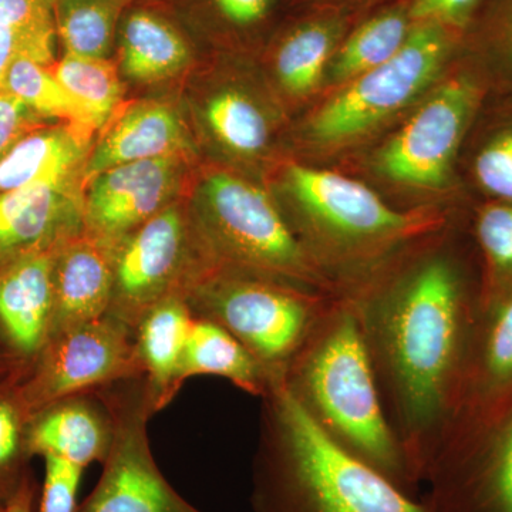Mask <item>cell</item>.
I'll return each mask as SVG.
<instances>
[{
    "mask_svg": "<svg viewBox=\"0 0 512 512\" xmlns=\"http://www.w3.org/2000/svg\"><path fill=\"white\" fill-rule=\"evenodd\" d=\"M379 274L342 295L355 308L384 413L420 485L456 424L483 298L444 245Z\"/></svg>",
    "mask_w": 512,
    "mask_h": 512,
    "instance_id": "obj_1",
    "label": "cell"
},
{
    "mask_svg": "<svg viewBox=\"0 0 512 512\" xmlns=\"http://www.w3.org/2000/svg\"><path fill=\"white\" fill-rule=\"evenodd\" d=\"M261 402L252 511L431 512L426 501L332 443L284 382Z\"/></svg>",
    "mask_w": 512,
    "mask_h": 512,
    "instance_id": "obj_2",
    "label": "cell"
},
{
    "mask_svg": "<svg viewBox=\"0 0 512 512\" xmlns=\"http://www.w3.org/2000/svg\"><path fill=\"white\" fill-rule=\"evenodd\" d=\"M282 382L332 443L407 493H416L419 484L387 421L348 296H333L286 366Z\"/></svg>",
    "mask_w": 512,
    "mask_h": 512,
    "instance_id": "obj_3",
    "label": "cell"
},
{
    "mask_svg": "<svg viewBox=\"0 0 512 512\" xmlns=\"http://www.w3.org/2000/svg\"><path fill=\"white\" fill-rule=\"evenodd\" d=\"M333 296L217 264L184 298L192 315L228 330L279 382Z\"/></svg>",
    "mask_w": 512,
    "mask_h": 512,
    "instance_id": "obj_4",
    "label": "cell"
},
{
    "mask_svg": "<svg viewBox=\"0 0 512 512\" xmlns=\"http://www.w3.org/2000/svg\"><path fill=\"white\" fill-rule=\"evenodd\" d=\"M201 198L200 237L218 264L340 295L264 191L215 173L205 180Z\"/></svg>",
    "mask_w": 512,
    "mask_h": 512,
    "instance_id": "obj_5",
    "label": "cell"
},
{
    "mask_svg": "<svg viewBox=\"0 0 512 512\" xmlns=\"http://www.w3.org/2000/svg\"><path fill=\"white\" fill-rule=\"evenodd\" d=\"M423 484L431 512H512V389L458 421Z\"/></svg>",
    "mask_w": 512,
    "mask_h": 512,
    "instance_id": "obj_6",
    "label": "cell"
},
{
    "mask_svg": "<svg viewBox=\"0 0 512 512\" xmlns=\"http://www.w3.org/2000/svg\"><path fill=\"white\" fill-rule=\"evenodd\" d=\"M436 23H414L402 49L360 74L320 107L309 124L316 143L340 144L369 133L404 109L439 74L457 39Z\"/></svg>",
    "mask_w": 512,
    "mask_h": 512,
    "instance_id": "obj_7",
    "label": "cell"
},
{
    "mask_svg": "<svg viewBox=\"0 0 512 512\" xmlns=\"http://www.w3.org/2000/svg\"><path fill=\"white\" fill-rule=\"evenodd\" d=\"M99 393L114 421V439L101 476L77 512H202L161 473L148 439L154 416L144 377Z\"/></svg>",
    "mask_w": 512,
    "mask_h": 512,
    "instance_id": "obj_8",
    "label": "cell"
},
{
    "mask_svg": "<svg viewBox=\"0 0 512 512\" xmlns=\"http://www.w3.org/2000/svg\"><path fill=\"white\" fill-rule=\"evenodd\" d=\"M138 377L144 375L134 329L107 313L47 340L20 377L19 390L33 416L64 397Z\"/></svg>",
    "mask_w": 512,
    "mask_h": 512,
    "instance_id": "obj_9",
    "label": "cell"
},
{
    "mask_svg": "<svg viewBox=\"0 0 512 512\" xmlns=\"http://www.w3.org/2000/svg\"><path fill=\"white\" fill-rule=\"evenodd\" d=\"M215 261H191L183 212L165 207L113 247L109 315L134 329L141 316L170 296H185Z\"/></svg>",
    "mask_w": 512,
    "mask_h": 512,
    "instance_id": "obj_10",
    "label": "cell"
},
{
    "mask_svg": "<svg viewBox=\"0 0 512 512\" xmlns=\"http://www.w3.org/2000/svg\"><path fill=\"white\" fill-rule=\"evenodd\" d=\"M477 101L471 80L458 77L444 83L380 150V173L407 187H444Z\"/></svg>",
    "mask_w": 512,
    "mask_h": 512,
    "instance_id": "obj_11",
    "label": "cell"
},
{
    "mask_svg": "<svg viewBox=\"0 0 512 512\" xmlns=\"http://www.w3.org/2000/svg\"><path fill=\"white\" fill-rule=\"evenodd\" d=\"M177 180L175 157L117 165L94 177L83 208L84 232L106 244L163 211Z\"/></svg>",
    "mask_w": 512,
    "mask_h": 512,
    "instance_id": "obj_12",
    "label": "cell"
},
{
    "mask_svg": "<svg viewBox=\"0 0 512 512\" xmlns=\"http://www.w3.org/2000/svg\"><path fill=\"white\" fill-rule=\"evenodd\" d=\"M62 245L23 256L0 271V343L26 369L52 335L56 255Z\"/></svg>",
    "mask_w": 512,
    "mask_h": 512,
    "instance_id": "obj_13",
    "label": "cell"
},
{
    "mask_svg": "<svg viewBox=\"0 0 512 512\" xmlns=\"http://www.w3.org/2000/svg\"><path fill=\"white\" fill-rule=\"evenodd\" d=\"M83 232V212L63 194L62 185L36 184L0 192V271Z\"/></svg>",
    "mask_w": 512,
    "mask_h": 512,
    "instance_id": "obj_14",
    "label": "cell"
},
{
    "mask_svg": "<svg viewBox=\"0 0 512 512\" xmlns=\"http://www.w3.org/2000/svg\"><path fill=\"white\" fill-rule=\"evenodd\" d=\"M113 439V416L99 390L47 404L29 421L32 458L56 456L86 468L106 461Z\"/></svg>",
    "mask_w": 512,
    "mask_h": 512,
    "instance_id": "obj_15",
    "label": "cell"
},
{
    "mask_svg": "<svg viewBox=\"0 0 512 512\" xmlns=\"http://www.w3.org/2000/svg\"><path fill=\"white\" fill-rule=\"evenodd\" d=\"M113 293V247L83 232L64 242L56 255L53 338L103 318Z\"/></svg>",
    "mask_w": 512,
    "mask_h": 512,
    "instance_id": "obj_16",
    "label": "cell"
},
{
    "mask_svg": "<svg viewBox=\"0 0 512 512\" xmlns=\"http://www.w3.org/2000/svg\"><path fill=\"white\" fill-rule=\"evenodd\" d=\"M192 320L194 315L184 296L175 295L148 309L134 326L138 359L154 414L173 402L183 387L181 367Z\"/></svg>",
    "mask_w": 512,
    "mask_h": 512,
    "instance_id": "obj_17",
    "label": "cell"
},
{
    "mask_svg": "<svg viewBox=\"0 0 512 512\" xmlns=\"http://www.w3.org/2000/svg\"><path fill=\"white\" fill-rule=\"evenodd\" d=\"M511 389L512 285L481 305L464 376L457 423L490 406Z\"/></svg>",
    "mask_w": 512,
    "mask_h": 512,
    "instance_id": "obj_18",
    "label": "cell"
},
{
    "mask_svg": "<svg viewBox=\"0 0 512 512\" xmlns=\"http://www.w3.org/2000/svg\"><path fill=\"white\" fill-rule=\"evenodd\" d=\"M188 147L183 121L171 107L138 104L101 138L86 167L87 180L128 163L175 157Z\"/></svg>",
    "mask_w": 512,
    "mask_h": 512,
    "instance_id": "obj_19",
    "label": "cell"
},
{
    "mask_svg": "<svg viewBox=\"0 0 512 512\" xmlns=\"http://www.w3.org/2000/svg\"><path fill=\"white\" fill-rule=\"evenodd\" d=\"M195 376L222 377L259 399L271 392L276 383L271 373L228 330L200 316H194L191 323L181 382Z\"/></svg>",
    "mask_w": 512,
    "mask_h": 512,
    "instance_id": "obj_20",
    "label": "cell"
},
{
    "mask_svg": "<svg viewBox=\"0 0 512 512\" xmlns=\"http://www.w3.org/2000/svg\"><path fill=\"white\" fill-rule=\"evenodd\" d=\"M83 154L82 137L72 130L37 127L0 160V192L36 184L62 185Z\"/></svg>",
    "mask_w": 512,
    "mask_h": 512,
    "instance_id": "obj_21",
    "label": "cell"
},
{
    "mask_svg": "<svg viewBox=\"0 0 512 512\" xmlns=\"http://www.w3.org/2000/svg\"><path fill=\"white\" fill-rule=\"evenodd\" d=\"M187 42L160 16L130 13L121 29V67L134 82L156 83L173 77L190 62Z\"/></svg>",
    "mask_w": 512,
    "mask_h": 512,
    "instance_id": "obj_22",
    "label": "cell"
},
{
    "mask_svg": "<svg viewBox=\"0 0 512 512\" xmlns=\"http://www.w3.org/2000/svg\"><path fill=\"white\" fill-rule=\"evenodd\" d=\"M409 5L382 10L367 19L338 46L329 63L332 82L349 83L392 59L412 33Z\"/></svg>",
    "mask_w": 512,
    "mask_h": 512,
    "instance_id": "obj_23",
    "label": "cell"
},
{
    "mask_svg": "<svg viewBox=\"0 0 512 512\" xmlns=\"http://www.w3.org/2000/svg\"><path fill=\"white\" fill-rule=\"evenodd\" d=\"M342 30V20L322 16L286 35L275 56L276 76L286 92L305 96L318 86L338 49Z\"/></svg>",
    "mask_w": 512,
    "mask_h": 512,
    "instance_id": "obj_24",
    "label": "cell"
},
{
    "mask_svg": "<svg viewBox=\"0 0 512 512\" xmlns=\"http://www.w3.org/2000/svg\"><path fill=\"white\" fill-rule=\"evenodd\" d=\"M124 0H56V32L66 55L107 59Z\"/></svg>",
    "mask_w": 512,
    "mask_h": 512,
    "instance_id": "obj_25",
    "label": "cell"
},
{
    "mask_svg": "<svg viewBox=\"0 0 512 512\" xmlns=\"http://www.w3.org/2000/svg\"><path fill=\"white\" fill-rule=\"evenodd\" d=\"M15 373L0 382V504L8 505L32 471L28 450L30 413L19 390Z\"/></svg>",
    "mask_w": 512,
    "mask_h": 512,
    "instance_id": "obj_26",
    "label": "cell"
},
{
    "mask_svg": "<svg viewBox=\"0 0 512 512\" xmlns=\"http://www.w3.org/2000/svg\"><path fill=\"white\" fill-rule=\"evenodd\" d=\"M53 74L79 101L92 128L104 126L119 106L123 89L116 67L107 59L64 55Z\"/></svg>",
    "mask_w": 512,
    "mask_h": 512,
    "instance_id": "obj_27",
    "label": "cell"
},
{
    "mask_svg": "<svg viewBox=\"0 0 512 512\" xmlns=\"http://www.w3.org/2000/svg\"><path fill=\"white\" fill-rule=\"evenodd\" d=\"M3 89L22 100L42 116L59 117L80 127L92 128L79 101L67 92L45 64L30 57H19L10 67Z\"/></svg>",
    "mask_w": 512,
    "mask_h": 512,
    "instance_id": "obj_28",
    "label": "cell"
},
{
    "mask_svg": "<svg viewBox=\"0 0 512 512\" xmlns=\"http://www.w3.org/2000/svg\"><path fill=\"white\" fill-rule=\"evenodd\" d=\"M205 119L215 137L241 156H255L268 144V123L258 106L235 90L215 94L205 107Z\"/></svg>",
    "mask_w": 512,
    "mask_h": 512,
    "instance_id": "obj_29",
    "label": "cell"
},
{
    "mask_svg": "<svg viewBox=\"0 0 512 512\" xmlns=\"http://www.w3.org/2000/svg\"><path fill=\"white\" fill-rule=\"evenodd\" d=\"M474 234L487 269L481 286L484 305L512 285V204L495 202L481 208Z\"/></svg>",
    "mask_w": 512,
    "mask_h": 512,
    "instance_id": "obj_30",
    "label": "cell"
},
{
    "mask_svg": "<svg viewBox=\"0 0 512 512\" xmlns=\"http://www.w3.org/2000/svg\"><path fill=\"white\" fill-rule=\"evenodd\" d=\"M474 174L488 195L512 204V128L501 131L478 151Z\"/></svg>",
    "mask_w": 512,
    "mask_h": 512,
    "instance_id": "obj_31",
    "label": "cell"
},
{
    "mask_svg": "<svg viewBox=\"0 0 512 512\" xmlns=\"http://www.w3.org/2000/svg\"><path fill=\"white\" fill-rule=\"evenodd\" d=\"M45 480L37 512H77L84 468L56 456L43 457Z\"/></svg>",
    "mask_w": 512,
    "mask_h": 512,
    "instance_id": "obj_32",
    "label": "cell"
},
{
    "mask_svg": "<svg viewBox=\"0 0 512 512\" xmlns=\"http://www.w3.org/2000/svg\"><path fill=\"white\" fill-rule=\"evenodd\" d=\"M484 0H410L414 23H436L458 33L476 20Z\"/></svg>",
    "mask_w": 512,
    "mask_h": 512,
    "instance_id": "obj_33",
    "label": "cell"
},
{
    "mask_svg": "<svg viewBox=\"0 0 512 512\" xmlns=\"http://www.w3.org/2000/svg\"><path fill=\"white\" fill-rule=\"evenodd\" d=\"M50 0H0V25L30 35L55 39V13Z\"/></svg>",
    "mask_w": 512,
    "mask_h": 512,
    "instance_id": "obj_34",
    "label": "cell"
},
{
    "mask_svg": "<svg viewBox=\"0 0 512 512\" xmlns=\"http://www.w3.org/2000/svg\"><path fill=\"white\" fill-rule=\"evenodd\" d=\"M55 39H46L22 32V30L0 25V90L12 64L19 57H30L36 62L49 66L53 60Z\"/></svg>",
    "mask_w": 512,
    "mask_h": 512,
    "instance_id": "obj_35",
    "label": "cell"
},
{
    "mask_svg": "<svg viewBox=\"0 0 512 512\" xmlns=\"http://www.w3.org/2000/svg\"><path fill=\"white\" fill-rule=\"evenodd\" d=\"M37 123L35 111L5 89L0 90V160L26 134L39 127Z\"/></svg>",
    "mask_w": 512,
    "mask_h": 512,
    "instance_id": "obj_36",
    "label": "cell"
},
{
    "mask_svg": "<svg viewBox=\"0 0 512 512\" xmlns=\"http://www.w3.org/2000/svg\"><path fill=\"white\" fill-rule=\"evenodd\" d=\"M272 0H214L222 18L238 26L248 28L261 22L268 15Z\"/></svg>",
    "mask_w": 512,
    "mask_h": 512,
    "instance_id": "obj_37",
    "label": "cell"
},
{
    "mask_svg": "<svg viewBox=\"0 0 512 512\" xmlns=\"http://www.w3.org/2000/svg\"><path fill=\"white\" fill-rule=\"evenodd\" d=\"M487 33L491 43L512 63V0H494Z\"/></svg>",
    "mask_w": 512,
    "mask_h": 512,
    "instance_id": "obj_38",
    "label": "cell"
},
{
    "mask_svg": "<svg viewBox=\"0 0 512 512\" xmlns=\"http://www.w3.org/2000/svg\"><path fill=\"white\" fill-rule=\"evenodd\" d=\"M36 493L37 484L33 474L30 473L15 497L9 501L6 512H33L35 510Z\"/></svg>",
    "mask_w": 512,
    "mask_h": 512,
    "instance_id": "obj_39",
    "label": "cell"
},
{
    "mask_svg": "<svg viewBox=\"0 0 512 512\" xmlns=\"http://www.w3.org/2000/svg\"><path fill=\"white\" fill-rule=\"evenodd\" d=\"M26 367L16 362L12 356L9 355L8 350L3 348L0 343V382L8 379L9 376L15 375V373L26 372Z\"/></svg>",
    "mask_w": 512,
    "mask_h": 512,
    "instance_id": "obj_40",
    "label": "cell"
},
{
    "mask_svg": "<svg viewBox=\"0 0 512 512\" xmlns=\"http://www.w3.org/2000/svg\"><path fill=\"white\" fill-rule=\"evenodd\" d=\"M6 507H8V505L0 504V512H6Z\"/></svg>",
    "mask_w": 512,
    "mask_h": 512,
    "instance_id": "obj_41",
    "label": "cell"
},
{
    "mask_svg": "<svg viewBox=\"0 0 512 512\" xmlns=\"http://www.w3.org/2000/svg\"><path fill=\"white\" fill-rule=\"evenodd\" d=\"M50 2H52V5H53V2H56V0H50Z\"/></svg>",
    "mask_w": 512,
    "mask_h": 512,
    "instance_id": "obj_42",
    "label": "cell"
}]
</instances>
